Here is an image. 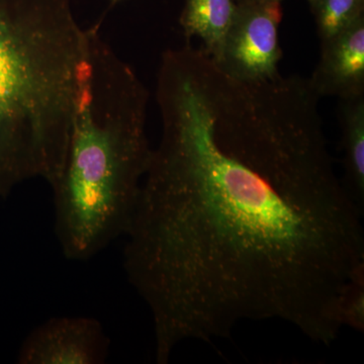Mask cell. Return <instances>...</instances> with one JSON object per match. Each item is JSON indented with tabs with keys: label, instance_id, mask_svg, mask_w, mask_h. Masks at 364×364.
Wrapping results in <instances>:
<instances>
[{
	"label": "cell",
	"instance_id": "obj_1",
	"mask_svg": "<svg viewBox=\"0 0 364 364\" xmlns=\"http://www.w3.org/2000/svg\"><path fill=\"white\" fill-rule=\"evenodd\" d=\"M155 95L161 136L123 263L149 308L156 363L243 321L331 344L364 274L363 210L333 166L309 78L240 80L186 45L163 53Z\"/></svg>",
	"mask_w": 364,
	"mask_h": 364
},
{
	"label": "cell",
	"instance_id": "obj_2",
	"mask_svg": "<svg viewBox=\"0 0 364 364\" xmlns=\"http://www.w3.org/2000/svg\"><path fill=\"white\" fill-rule=\"evenodd\" d=\"M148 102L135 69L90 28L63 167L51 186L67 259L90 260L128 231L152 152Z\"/></svg>",
	"mask_w": 364,
	"mask_h": 364
},
{
	"label": "cell",
	"instance_id": "obj_3",
	"mask_svg": "<svg viewBox=\"0 0 364 364\" xmlns=\"http://www.w3.org/2000/svg\"><path fill=\"white\" fill-rule=\"evenodd\" d=\"M88 47L65 0H0V198L58 178Z\"/></svg>",
	"mask_w": 364,
	"mask_h": 364
},
{
	"label": "cell",
	"instance_id": "obj_4",
	"mask_svg": "<svg viewBox=\"0 0 364 364\" xmlns=\"http://www.w3.org/2000/svg\"><path fill=\"white\" fill-rule=\"evenodd\" d=\"M282 2L237 4L231 26L223 42L218 65L244 81H261L279 75L282 57L279 28Z\"/></svg>",
	"mask_w": 364,
	"mask_h": 364
},
{
	"label": "cell",
	"instance_id": "obj_5",
	"mask_svg": "<svg viewBox=\"0 0 364 364\" xmlns=\"http://www.w3.org/2000/svg\"><path fill=\"white\" fill-rule=\"evenodd\" d=\"M111 341L102 323L91 317H55L33 328L23 340L20 364H102Z\"/></svg>",
	"mask_w": 364,
	"mask_h": 364
},
{
	"label": "cell",
	"instance_id": "obj_6",
	"mask_svg": "<svg viewBox=\"0 0 364 364\" xmlns=\"http://www.w3.org/2000/svg\"><path fill=\"white\" fill-rule=\"evenodd\" d=\"M309 80L320 97L364 95V14L321 43L320 61Z\"/></svg>",
	"mask_w": 364,
	"mask_h": 364
},
{
	"label": "cell",
	"instance_id": "obj_7",
	"mask_svg": "<svg viewBox=\"0 0 364 364\" xmlns=\"http://www.w3.org/2000/svg\"><path fill=\"white\" fill-rule=\"evenodd\" d=\"M340 127L343 149V183L364 210V95L340 100Z\"/></svg>",
	"mask_w": 364,
	"mask_h": 364
},
{
	"label": "cell",
	"instance_id": "obj_8",
	"mask_svg": "<svg viewBox=\"0 0 364 364\" xmlns=\"http://www.w3.org/2000/svg\"><path fill=\"white\" fill-rule=\"evenodd\" d=\"M236 7V0H186L181 16L184 36L200 38L203 50L217 59Z\"/></svg>",
	"mask_w": 364,
	"mask_h": 364
},
{
	"label": "cell",
	"instance_id": "obj_9",
	"mask_svg": "<svg viewBox=\"0 0 364 364\" xmlns=\"http://www.w3.org/2000/svg\"><path fill=\"white\" fill-rule=\"evenodd\" d=\"M310 4L321 43L339 35L364 14V0H314Z\"/></svg>",
	"mask_w": 364,
	"mask_h": 364
},
{
	"label": "cell",
	"instance_id": "obj_10",
	"mask_svg": "<svg viewBox=\"0 0 364 364\" xmlns=\"http://www.w3.org/2000/svg\"><path fill=\"white\" fill-rule=\"evenodd\" d=\"M340 323L342 327L358 332L364 330V274L358 277L347 289L340 305Z\"/></svg>",
	"mask_w": 364,
	"mask_h": 364
},
{
	"label": "cell",
	"instance_id": "obj_11",
	"mask_svg": "<svg viewBox=\"0 0 364 364\" xmlns=\"http://www.w3.org/2000/svg\"><path fill=\"white\" fill-rule=\"evenodd\" d=\"M282 2V0H236L237 4H241V2H253V4H258V2Z\"/></svg>",
	"mask_w": 364,
	"mask_h": 364
},
{
	"label": "cell",
	"instance_id": "obj_12",
	"mask_svg": "<svg viewBox=\"0 0 364 364\" xmlns=\"http://www.w3.org/2000/svg\"><path fill=\"white\" fill-rule=\"evenodd\" d=\"M309 2H310V4H312V2L314 1V0H308Z\"/></svg>",
	"mask_w": 364,
	"mask_h": 364
}]
</instances>
